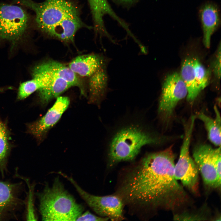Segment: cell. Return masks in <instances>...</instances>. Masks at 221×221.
<instances>
[{"mask_svg": "<svg viewBox=\"0 0 221 221\" xmlns=\"http://www.w3.org/2000/svg\"><path fill=\"white\" fill-rule=\"evenodd\" d=\"M175 158L172 146L145 155L127 173L118 195L124 202L147 210H184L191 199L175 178Z\"/></svg>", "mask_w": 221, "mask_h": 221, "instance_id": "1", "label": "cell"}, {"mask_svg": "<svg viewBox=\"0 0 221 221\" xmlns=\"http://www.w3.org/2000/svg\"><path fill=\"white\" fill-rule=\"evenodd\" d=\"M18 3L34 11L37 25L42 33L63 42L73 41L79 29L92 28L83 21L79 6L73 0H20Z\"/></svg>", "mask_w": 221, "mask_h": 221, "instance_id": "2", "label": "cell"}, {"mask_svg": "<svg viewBox=\"0 0 221 221\" xmlns=\"http://www.w3.org/2000/svg\"><path fill=\"white\" fill-rule=\"evenodd\" d=\"M159 142L157 137L149 130L145 121L131 118L124 121L115 128L107 144L108 164L134 160L141 149Z\"/></svg>", "mask_w": 221, "mask_h": 221, "instance_id": "3", "label": "cell"}, {"mask_svg": "<svg viewBox=\"0 0 221 221\" xmlns=\"http://www.w3.org/2000/svg\"><path fill=\"white\" fill-rule=\"evenodd\" d=\"M38 197L43 221L76 220L84 210V207L77 203L58 177L51 186L46 184Z\"/></svg>", "mask_w": 221, "mask_h": 221, "instance_id": "4", "label": "cell"}, {"mask_svg": "<svg viewBox=\"0 0 221 221\" xmlns=\"http://www.w3.org/2000/svg\"><path fill=\"white\" fill-rule=\"evenodd\" d=\"M195 117L192 115L186 126L183 142L177 163L174 168L175 178L180 180L182 185L194 194L199 192V170L189 151L191 139Z\"/></svg>", "mask_w": 221, "mask_h": 221, "instance_id": "5", "label": "cell"}, {"mask_svg": "<svg viewBox=\"0 0 221 221\" xmlns=\"http://www.w3.org/2000/svg\"><path fill=\"white\" fill-rule=\"evenodd\" d=\"M61 175L73 185L88 206L100 216L108 218L113 221L124 219L123 214L124 202L118 195L99 196L91 194L81 188L72 177L64 173Z\"/></svg>", "mask_w": 221, "mask_h": 221, "instance_id": "6", "label": "cell"}, {"mask_svg": "<svg viewBox=\"0 0 221 221\" xmlns=\"http://www.w3.org/2000/svg\"><path fill=\"white\" fill-rule=\"evenodd\" d=\"M29 17L21 7L0 3V40L15 43L22 37L28 27Z\"/></svg>", "mask_w": 221, "mask_h": 221, "instance_id": "7", "label": "cell"}, {"mask_svg": "<svg viewBox=\"0 0 221 221\" xmlns=\"http://www.w3.org/2000/svg\"><path fill=\"white\" fill-rule=\"evenodd\" d=\"M187 94L186 86L180 74L174 72L168 76L162 86L158 114L164 118L170 117L178 102Z\"/></svg>", "mask_w": 221, "mask_h": 221, "instance_id": "8", "label": "cell"}, {"mask_svg": "<svg viewBox=\"0 0 221 221\" xmlns=\"http://www.w3.org/2000/svg\"><path fill=\"white\" fill-rule=\"evenodd\" d=\"M219 147L214 149L209 145L201 144L195 147L193 152L194 160L204 184L213 188L221 187V179L214 166V159Z\"/></svg>", "mask_w": 221, "mask_h": 221, "instance_id": "9", "label": "cell"}, {"mask_svg": "<svg viewBox=\"0 0 221 221\" xmlns=\"http://www.w3.org/2000/svg\"><path fill=\"white\" fill-rule=\"evenodd\" d=\"M69 103L67 97H57L54 105L42 117L29 125V132L37 139L42 140L48 130L59 120Z\"/></svg>", "mask_w": 221, "mask_h": 221, "instance_id": "10", "label": "cell"}, {"mask_svg": "<svg viewBox=\"0 0 221 221\" xmlns=\"http://www.w3.org/2000/svg\"><path fill=\"white\" fill-rule=\"evenodd\" d=\"M198 15L203 33L204 45L210 47L212 35L220 26V11L218 6L211 1H207L199 7Z\"/></svg>", "mask_w": 221, "mask_h": 221, "instance_id": "11", "label": "cell"}, {"mask_svg": "<svg viewBox=\"0 0 221 221\" xmlns=\"http://www.w3.org/2000/svg\"><path fill=\"white\" fill-rule=\"evenodd\" d=\"M90 7L93 21L94 30L100 37L109 38L110 35L107 31L103 20L106 15H108L116 20L124 29L128 25L114 11L107 0H87Z\"/></svg>", "mask_w": 221, "mask_h": 221, "instance_id": "12", "label": "cell"}, {"mask_svg": "<svg viewBox=\"0 0 221 221\" xmlns=\"http://www.w3.org/2000/svg\"><path fill=\"white\" fill-rule=\"evenodd\" d=\"M32 72L45 74L50 76L64 80L73 86L78 87L84 95V89L79 77L68 67L54 60H49L35 66Z\"/></svg>", "mask_w": 221, "mask_h": 221, "instance_id": "13", "label": "cell"}, {"mask_svg": "<svg viewBox=\"0 0 221 221\" xmlns=\"http://www.w3.org/2000/svg\"><path fill=\"white\" fill-rule=\"evenodd\" d=\"M110 60L103 54H91L77 56L68 66L78 76L87 79L100 69L107 67Z\"/></svg>", "mask_w": 221, "mask_h": 221, "instance_id": "14", "label": "cell"}, {"mask_svg": "<svg viewBox=\"0 0 221 221\" xmlns=\"http://www.w3.org/2000/svg\"><path fill=\"white\" fill-rule=\"evenodd\" d=\"M107 67L100 69L87 79L91 103L99 106L106 98L108 89Z\"/></svg>", "mask_w": 221, "mask_h": 221, "instance_id": "15", "label": "cell"}, {"mask_svg": "<svg viewBox=\"0 0 221 221\" xmlns=\"http://www.w3.org/2000/svg\"><path fill=\"white\" fill-rule=\"evenodd\" d=\"M17 185L0 180V220L17 205Z\"/></svg>", "mask_w": 221, "mask_h": 221, "instance_id": "16", "label": "cell"}, {"mask_svg": "<svg viewBox=\"0 0 221 221\" xmlns=\"http://www.w3.org/2000/svg\"><path fill=\"white\" fill-rule=\"evenodd\" d=\"M180 75L187 89V99L189 102H193L201 91L196 80L193 58H187L184 60Z\"/></svg>", "mask_w": 221, "mask_h": 221, "instance_id": "17", "label": "cell"}, {"mask_svg": "<svg viewBox=\"0 0 221 221\" xmlns=\"http://www.w3.org/2000/svg\"><path fill=\"white\" fill-rule=\"evenodd\" d=\"M49 76L51 79L48 84L38 91L40 101L43 105L46 104L52 99L58 97L62 93L73 86L64 79Z\"/></svg>", "mask_w": 221, "mask_h": 221, "instance_id": "18", "label": "cell"}, {"mask_svg": "<svg viewBox=\"0 0 221 221\" xmlns=\"http://www.w3.org/2000/svg\"><path fill=\"white\" fill-rule=\"evenodd\" d=\"M214 110L216 114L214 119L202 113H199L196 116L204 122L209 140L215 145L219 147L221 145V118L216 106L214 107Z\"/></svg>", "mask_w": 221, "mask_h": 221, "instance_id": "19", "label": "cell"}, {"mask_svg": "<svg viewBox=\"0 0 221 221\" xmlns=\"http://www.w3.org/2000/svg\"><path fill=\"white\" fill-rule=\"evenodd\" d=\"M32 74V79L20 84L17 94L19 100L25 99L34 92L46 86L50 81V78L47 75L39 73Z\"/></svg>", "mask_w": 221, "mask_h": 221, "instance_id": "20", "label": "cell"}, {"mask_svg": "<svg viewBox=\"0 0 221 221\" xmlns=\"http://www.w3.org/2000/svg\"><path fill=\"white\" fill-rule=\"evenodd\" d=\"M8 136L6 126L0 119V171L2 173L5 169L9 151Z\"/></svg>", "mask_w": 221, "mask_h": 221, "instance_id": "21", "label": "cell"}, {"mask_svg": "<svg viewBox=\"0 0 221 221\" xmlns=\"http://www.w3.org/2000/svg\"><path fill=\"white\" fill-rule=\"evenodd\" d=\"M197 211L184 210L174 214L173 219L177 221H206L211 219L207 208L203 207Z\"/></svg>", "mask_w": 221, "mask_h": 221, "instance_id": "22", "label": "cell"}, {"mask_svg": "<svg viewBox=\"0 0 221 221\" xmlns=\"http://www.w3.org/2000/svg\"><path fill=\"white\" fill-rule=\"evenodd\" d=\"M193 62L196 81L201 91L208 83L209 73L198 59L193 58Z\"/></svg>", "mask_w": 221, "mask_h": 221, "instance_id": "23", "label": "cell"}, {"mask_svg": "<svg viewBox=\"0 0 221 221\" xmlns=\"http://www.w3.org/2000/svg\"><path fill=\"white\" fill-rule=\"evenodd\" d=\"M28 186L29 191L26 219L27 220H36L37 217L33 202L32 188L31 189L29 184L28 185Z\"/></svg>", "mask_w": 221, "mask_h": 221, "instance_id": "24", "label": "cell"}, {"mask_svg": "<svg viewBox=\"0 0 221 221\" xmlns=\"http://www.w3.org/2000/svg\"><path fill=\"white\" fill-rule=\"evenodd\" d=\"M107 217L97 216L89 211L82 213L77 219L76 221H107L109 220Z\"/></svg>", "mask_w": 221, "mask_h": 221, "instance_id": "25", "label": "cell"}, {"mask_svg": "<svg viewBox=\"0 0 221 221\" xmlns=\"http://www.w3.org/2000/svg\"><path fill=\"white\" fill-rule=\"evenodd\" d=\"M213 71L215 75L218 79L221 76V46L220 44L213 65Z\"/></svg>", "mask_w": 221, "mask_h": 221, "instance_id": "26", "label": "cell"}, {"mask_svg": "<svg viewBox=\"0 0 221 221\" xmlns=\"http://www.w3.org/2000/svg\"><path fill=\"white\" fill-rule=\"evenodd\" d=\"M120 2L124 3H130L135 2L137 0H117Z\"/></svg>", "mask_w": 221, "mask_h": 221, "instance_id": "27", "label": "cell"}, {"mask_svg": "<svg viewBox=\"0 0 221 221\" xmlns=\"http://www.w3.org/2000/svg\"><path fill=\"white\" fill-rule=\"evenodd\" d=\"M8 90L7 87H2L0 88V93L6 90Z\"/></svg>", "mask_w": 221, "mask_h": 221, "instance_id": "28", "label": "cell"}]
</instances>
